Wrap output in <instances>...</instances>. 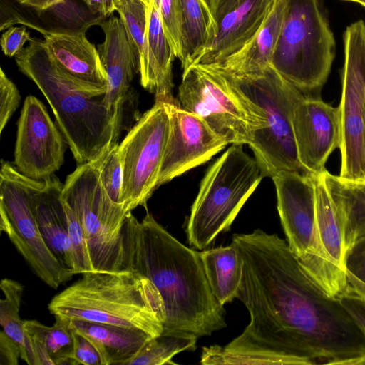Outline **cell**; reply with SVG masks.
I'll return each instance as SVG.
<instances>
[{
    "instance_id": "cell-1",
    "label": "cell",
    "mask_w": 365,
    "mask_h": 365,
    "mask_svg": "<svg viewBox=\"0 0 365 365\" xmlns=\"http://www.w3.org/2000/svg\"><path fill=\"white\" fill-rule=\"evenodd\" d=\"M243 258L237 295L250 322L224 347H203L200 364L365 365V335L339 298L307 274L286 240L256 229L235 234Z\"/></svg>"
},
{
    "instance_id": "cell-2",
    "label": "cell",
    "mask_w": 365,
    "mask_h": 365,
    "mask_svg": "<svg viewBox=\"0 0 365 365\" xmlns=\"http://www.w3.org/2000/svg\"><path fill=\"white\" fill-rule=\"evenodd\" d=\"M123 269L149 279L159 292L163 332L210 336L227 327L226 311L205 274L200 252L186 247L147 212L139 221L128 212L122 228Z\"/></svg>"
},
{
    "instance_id": "cell-3",
    "label": "cell",
    "mask_w": 365,
    "mask_h": 365,
    "mask_svg": "<svg viewBox=\"0 0 365 365\" xmlns=\"http://www.w3.org/2000/svg\"><path fill=\"white\" fill-rule=\"evenodd\" d=\"M15 61L19 71L38 86L78 165L100 158L119 135L121 113L80 92L57 65L43 41L31 38Z\"/></svg>"
},
{
    "instance_id": "cell-4",
    "label": "cell",
    "mask_w": 365,
    "mask_h": 365,
    "mask_svg": "<svg viewBox=\"0 0 365 365\" xmlns=\"http://www.w3.org/2000/svg\"><path fill=\"white\" fill-rule=\"evenodd\" d=\"M48 308L54 317L139 329L153 338L162 334L165 319L155 285L127 269L83 274L57 294Z\"/></svg>"
},
{
    "instance_id": "cell-5",
    "label": "cell",
    "mask_w": 365,
    "mask_h": 365,
    "mask_svg": "<svg viewBox=\"0 0 365 365\" xmlns=\"http://www.w3.org/2000/svg\"><path fill=\"white\" fill-rule=\"evenodd\" d=\"M212 68L262 116L263 126L255 132L248 145L263 175L272 178L282 171L305 173L298 158L292 127L294 110L304 96L302 92L272 67L253 76H235Z\"/></svg>"
},
{
    "instance_id": "cell-6",
    "label": "cell",
    "mask_w": 365,
    "mask_h": 365,
    "mask_svg": "<svg viewBox=\"0 0 365 365\" xmlns=\"http://www.w3.org/2000/svg\"><path fill=\"white\" fill-rule=\"evenodd\" d=\"M264 175L242 144H231L207 170L192 205L187 225L189 244L208 247L230 230L240 210Z\"/></svg>"
},
{
    "instance_id": "cell-7",
    "label": "cell",
    "mask_w": 365,
    "mask_h": 365,
    "mask_svg": "<svg viewBox=\"0 0 365 365\" xmlns=\"http://www.w3.org/2000/svg\"><path fill=\"white\" fill-rule=\"evenodd\" d=\"M336 43L322 0H287L272 67L302 92L323 86Z\"/></svg>"
},
{
    "instance_id": "cell-8",
    "label": "cell",
    "mask_w": 365,
    "mask_h": 365,
    "mask_svg": "<svg viewBox=\"0 0 365 365\" xmlns=\"http://www.w3.org/2000/svg\"><path fill=\"white\" fill-rule=\"evenodd\" d=\"M287 242L312 279L329 297L346 289V272L327 254L317 231L314 176L282 171L272 177Z\"/></svg>"
},
{
    "instance_id": "cell-9",
    "label": "cell",
    "mask_w": 365,
    "mask_h": 365,
    "mask_svg": "<svg viewBox=\"0 0 365 365\" xmlns=\"http://www.w3.org/2000/svg\"><path fill=\"white\" fill-rule=\"evenodd\" d=\"M101 156L78 165L67 176L62 198L82 225L94 270L120 271L122 228L128 212L123 204L114 202L103 187L99 170Z\"/></svg>"
},
{
    "instance_id": "cell-10",
    "label": "cell",
    "mask_w": 365,
    "mask_h": 365,
    "mask_svg": "<svg viewBox=\"0 0 365 365\" xmlns=\"http://www.w3.org/2000/svg\"><path fill=\"white\" fill-rule=\"evenodd\" d=\"M43 182L25 175L15 165L1 160L0 230L34 274L48 287L57 289L74 274L51 251L35 220L31 196Z\"/></svg>"
},
{
    "instance_id": "cell-11",
    "label": "cell",
    "mask_w": 365,
    "mask_h": 365,
    "mask_svg": "<svg viewBox=\"0 0 365 365\" xmlns=\"http://www.w3.org/2000/svg\"><path fill=\"white\" fill-rule=\"evenodd\" d=\"M178 104L202 119L229 144H247L263 126L258 110L217 70L195 64L183 71Z\"/></svg>"
},
{
    "instance_id": "cell-12",
    "label": "cell",
    "mask_w": 365,
    "mask_h": 365,
    "mask_svg": "<svg viewBox=\"0 0 365 365\" xmlns=\"http://www.w3.org/2000/svg\"><path fill=\"white\" fill-rule=\"evenodd\" d=\"M170 132L166 102L155 101L119 144L123 168L120 202L127 212L146 208L157 182Z\"/></svg>"
},
{
    "instance_id": "cell-13",
    "label": "cell",
    "mask_w": 365,
    "mask_h": 365,
    "mask_svg": "<svg viewBox=\"0 0 365 365\" xmlns=\"http://www.w3.org/2000/svg\"><path fill=\"white\" fill-rule=\"evenodd\" d=\"M344 64L339 104L341 168L348 180L364 178V121L365 110V22L356 21L344 34Z\"/></svg>"
},
{
    "instance_id": "cell-14",
    "label": "cell",
    "mask_w": 365,
    "mask_h": 365,
    "mask_svg": "<svg viewBox=\"0 0 365 365\" xmlns=\"http://www.w3.org/2000/svg\"><path fill=\"white\" fill-rule=\"evenodd\" d=\"M66 141L44 104L28 96L18 120L14 165L38 180L50 178L63 163Z\"/></svg>"
},
{
    "instance_id": "cell-15",
    "label": "cell",
    "mask_w": 365,
    "mask_h": 365,
    "mask_svg": "<svg viewBox=\"0 0 365 365\" xmlns=\"http://www.w3.org/2000/svg\"><path fill=\"white\" fill-rule=\"evenodd\" d=\"M169 136L160 169L157 188L209 161L229 143L197 115L167 103Z\"/></svg>"
},
{
    "instance_id": "cell-16",
    "label": "cell",
    "mask_w": 365,
    "mask_h": 365,
    "mask_svg": "<svg viewBox=\"0 0 365 365\" xmlns=\"http://www.w3.org/2000/svg\"><path fill=\"white\" fill-rule=\"evenodd\" d=\"M292 127L298 158L304 173L319 175L327 170L325 164L329 155L340 146L339 108L320 98L304 96L294 110Z\"/></svg>"
},
{
    "instance_id": "cell-17",
    "label": "cell",
    "mask_w": 365,
    "mask_h": 365,
    "mask_svg": "<svg viewBox=\"0 0 365 365\" xmlns=\"http://www.w3.org/2000/svg\"><path fill=\"white\" fill-rule=\"evenodd\" d=\"M205 1L215 22V34L195 64L217 65L251 40L263 25L276 0Z\"/></svg>"
},
{
    "instance_id": "cell-18",
    "label": "cell",
    "mask_w": 365,
    "mask_h": 365,
    "mask_svg": "<svg viewBox=\"0 0 365 365\" xmlns=\"http://www.w3.org/2000/svg\"><path fill=\"white\" fill-rule=\"evenodd\" d=\"M36 30L57 65L72 80L76 88L92 98L103 96L107 89V76L99 52L85 35V30H46L26 21L16 19Z\"/></svg>"
},
{
    "instance_id": "cell-19",
    "label": "cell",
    "mask_w": 365,
    "mask_h": 365,
    "mask_svg": "<svg viewBox=\"0 0 365 365\" xmlns=\"http://www.w3.org/2000/svg\"><path fill=\"white\" fill-rule=\"evenodd\" d=\"M99 25L105 35L98 51L107 76L102 102L110 110L121 113L130 84L139 72L137 51L120 17L113 16Z\"/></svg>"
},
{
    "instance_id": "cell-20",
    "label": "cell",
    "mask_w": 365,
    "mask_h": 365,
    "mask_svg": "<svg viewBox=\"0 0 365 365\" xmlns=\"http://www.w3.org/2000/svg\"><path fill=\"white\" fill-rule=\"evenodd\" d=\"M31 196L32 211L48 247L75 274L76 259L62 199L63 183L53 174Z\"/></svg>"
},
{
    "instance_id": "cell-21",
    "label": "cell",
    "mask_w": 365,
    "mask_h": 365,
    "mask_svg": "<svg viewBox=\"0 0 365 365\" xmlns=\"http://www.w3.org/2000/svg\"><path fill=\"white\" fill-rule=\"evenodd\" d=\"M287 10V0H276L263 25L251 40L221 63L207 66L239 76L264 73L272 67Z\"/></svg>"
},
{
    "instance_id": "cell-22",
    "label": "cell",
    "mask_w": 365,
    "mask_h": 365,
    "mask_svg": "<svg viewBox=\"0 0 365 365\" xmlns=\"http://www.w3.org/2000/svg\"><path fill=\"white\" fill-rule=\"evenodd\" d=\"M147 40L148 71L140 84L155 95V101L175 103L172 76L175 56L163 29L158 0H150L148 5Z\"/></svg>"
},
{
    "instance_id": "cell-23",
    "label": "cell",
    "mask_w": 365,
    "mask_h": 365,
    "mask_svg": "<svg viewBox=\"0 0 365 365\" xmlns=\"http://www.w3.org/2000/svg\"><path fill=\"white\" fill-rule=\"evenodd\" d=\"M71 328L96 347L101 365H125L153 338L139 329L78 319H71Z\"/></svg>"
},
{
    "instance_id": "cell-24",
    "label": "cell",
    "mask_w": 365,
    "mask_h": 365,
    "mask_svg": "<svg viewBox=\"0 0 365 365\" xmlns=\"http://www.w3.org/2000/svg\"><path fill=\"white\" fill-rule=\"evenodd\" d=\"M55 318L51 327L36 320H24L31 365L74 364L71 358L73 348L71 319L58 316Z\"/></svg>"
},
{
    "instance_id": "cell-25",
    "label": "cell",
    "mask_w": 365,
    "mask_h": 365,
    "mask_svg": "<svg viewBox=\"0 0 365 365\" xmlns=\"http://www.w3.org/2000/svg\"><path fill=\"white\" fill-rule=\"evenodd\" d=\"M209 284L222 305L237 297L243 276L244 262L237 246H227L200 252Z\"/></svg>"
},
{
    "instance_id": "cell-26",
    "label": "cell",
    "mask_w": 365,
    "mask_h": 365,
    "mask_svg": "<svg viewBox=\"0 0 365 365\" xmlns=\"http://www.w3.org/2000/svg\"><path fill=\"white\" fill-rule=\"evenodd\" d=\"M322 173L314 176L317 231L327 254L346 272L348 255L346 226L326 185Z\"/></svg>"
},
{
    "instance_id": "cell-27",
    "label": "cell",
    "mask_w": 365,
    "mask_h": 365,
    "mask_svg": "<svg viewBox=\"0 0 365 365\" xmlns=\"http://www.w3.org/2000/svg\"><path fill=\"white\" fill-rule=\"evenodd\" d=\"M182 53L184 71L197 63L212 41L215 26L205 0H180Z\"/></svg>"
},
{
    "instance_id": "cell-28",
    "label": "cell",
    "mask_w": 365,
    "mask_h": 365,
    "mask_svg": "<svg viewBox=\"0 0 365 365\" xmlns=\"http://www.w3.org/2000/svg\"><path fill=\"white\" fill-rule=\"evenodd\" d=\"M0 288L4 296L0 300L1 330L20 347L21 359L31 365V351L24 330V320L19 317L24 286L17 281L6 278L1 279Z\"/></svg>"
},
{
    "instance_id": "cell-29",
    "label": "cell",
    "mask_w": 365,
    "mask_h": 365,
    "mask_svg": "<svg viewBox=\"0 0 365 365\" xmlns=\"http://www.w3.org/2000/svg\"><path fill=\"white\" fill-rule=\"evenodd\" d=\"M197 339L184 332H162L148 341L125 365L175 364L173 357L184 351H195Z\"/></svg>"
},
{
    "instance_id": "cell-30",
    "label": "cell",
    "mask_w": 365,
    "mask_h": 365,
    "mask_svg": "<svg viewBox=\"0 0 365 365\" xmlns=\"http://www.w3.org/2000/svg\"><path fill=\"white\" fill-rule=\"evenodd\" d=\"M148 5L143 0H120L116 9L138 55L140 83L148 71Z\"/></svg>"
},
{
    "instance_id": "cell-31",
    "label": "cell",
    "mask_w": 365,
    "mask_h": 365,
    "mask_svg": "<svg viewBox=\"0 0 365 365\" xmlns=\"http://www.w3.org/2000/svg\"><path fill=\"white\" fill-rule=\"evenodd\" d=\"M99 170L101 180L108 196L114 202L120 203L123 168L117 142L101 156Z\"/></svg>"
},
{
    "instance_id": "cell-32",
    "label": "cell",
    "mask_w": 365,
    "mask_h": 365,
    "mask_svg": "<svg viewBox=\"0 0 365 365\" xmlns=\"http://www.w3.org/2000/svg\"><path fill=\"white\" fill-rule=\"evenodd\" d=\"M63 202L66 215L68 235L75 255V274L95 272L82 225L71 207L63 200Z\"/></svg>"
},
{
    "instance_id": "cell-33",
    "label": "cell",
    "mask_w": 365,
    "mask_h": 365,
    "mask_svg": "<svg viewBox=\"0 0 365 365\" xmlns=\"http://www.w3.org/2000/svg\"><path fill=\"white\" fill-rule=\"evenodd\" d=\"M346 276L347 286L344 293L365 301V237L360 239L349 252L346 262Z\"/></svg>"
},
{
    "instance_id": "cell-34",
    "label": "cell",
    "mask_w": 365,
    "mask_h": 365,
    "mask_svg": "<svg viewBox=\"0 0 365 365\" xmlns=\"http://www.w3.org/2000/svg\"><path fill=\"white\" fill-rule=\"evenodd\" d=\"M158 2L165 33L175 57L180 58L182 53L180 0H158Z\"/></svg>"
},
{
    "instance_id": "cell-35",
    "label": "cell",
    "mask_w": 365,
    "mask_h": 365,
    "mask_svg": "<svg viewBox=\"0 0 365 365\" xmlns=\"http://www.w3.org/2000/svg\"><path fill=\"white\" fill-rule=\"evenodd\" d=\"M21 96L16 86L0 68V133L19 107Z\"/></svg>"
},
{
    "instance_id": "cell-36",
    "label": "cell",
    "mask_w": 365,
    "mask_h": 365,
    "mask_svg": "<svg viewBox=\"0 0 365 365\" xmlns=\"http://www.w3.org/2000/svg\"><path fill=\"white\" fill-rule=\"evenodd\" d=\"M71 359L74 364L101 365L100 354L92 343L81 334L74 331Z\"/></svg>"
},
{
    "instance_id": "cell-37",
    "label": "cell",
    "mask_w": 365,
    "mask_h": 365,
    "mask_svg": "<svg viewBox=\"0 0 365 365\" xmlns=\"http://www.w3.org/2000/svg\"><path fill=\"white\" fill-rule=\"evenodd\" d=\"M30 39V33L27 31L26 26H10L1 35V50L6 56H16Z\"/></svg>"
},
{
    "instance_id": "cell-38",
    "label": "cell",
    "mask_w": 365,
    "mask_h": 365,
    "mask_svg": "<svg viewBox=\"0 0 365 365\" xmlns=\"http://www.w3.org/2000/svg\"><path fill=\"white\" fill-rule=\"evenodd\" d=\"M21 359L19 345L4 331H0V365H17Z\"/></svg>"
},
{
    "instance_id": "cell-39",
    "label": "cell",
    "mask_w": 365,
    "mask_h": 365,
    "mask_svg": "<svg viewBox=\"0 0 365 365\" xmlns=\"http://www.w3.org/2000/svg\"><path fill=\"white\" fill-rule=\"evenodd\" d=\"M339 299L365 335V301L349 293Z\"/></svg>"
},
{
    "instance_id": "cell-40",
    "label": "cell",
    "mask_w": 365,
    "mask_h": 365,
    "mask_svg": "<svg viewBox=\"0 0 365 365\" xmlns=\"http://www.w3.org/2000/svg\"><path fill=\"white\" fill-rule=\"evenodd\" d=\"M90 10L106 16L111 14L117 9L116 0H83Z\"/></svg>"
},
{
    "instance_id": "cell-41",
    "label": "cell",
    "mask_w": 365,
    "mask_h": 365,
    "mask_svg": "<svg viewBox=\"0 0 365 365\" xmlns=\"http://www.w3.org/2000/svg\"><path fill=\"white\" fill-rule=\"evenodd\" d=\"M66 0H17L23 5L36 10L43 11L65 2Z\"/></svg>"
},
{
    "instance_id": "cell-42",
    "label": "cell",
    "mask_w": 365,
    "mask_h": 365,
    "mask_svg": "<svg viewBox=\"0 0 365 365\" xmlns=\"http://www.w3.org/2000/svg\"><path fill=\"white\" fill-rule=\"evenodd\" d=\"M363 155H364V172L365 179V110H364V146H363Z\"/></svg>"
},
{
    "instance_id": "cell-43",
    "label": "cell",
    "mask_w": 365,
    "mask_h": 365,
    "mask_svg": "<svg viewBox=\"0 0 365 365\" xmlns=\"http://www.w3.org/2000/svg\"><path fill=\"white\" fill-rule=\"evenodd\" d=\"M354 2H356L365 7V0H354Z\"/></svg>"
},
{
    "instance_id": "cell-44",
    "label": "cell",
    "mask_w": 365,
    "mask_h": 365,
    "mask_svg": "<svg viewBox=\"0 0 365 365\" xmlns=\"http://www.w3.org/2000/svg\"><path fill=\"white\" fill-rule=\"evenodd\" d=\"M117 1V4L120 1V0H116ZM147 5H149L150 2V0H143Z\"/></svg>"
},
{
    "instance_id": "cell-45",
    "label": "cell",
    "mask_w": 365,
    "mask_h": 365,
    "mask_svg": "<svg viewBox=\"0 0 365 365\" xmlns=\"http://www.w3.org/2000/svg\"><path fill=\"white\" fill-rule=\"evenodd\" d=\"M344 1H354V0H344Z\"/></svg>"
}]
</instances>
